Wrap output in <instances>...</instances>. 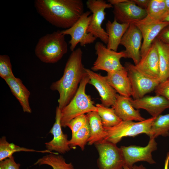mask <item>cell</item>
<instances>
[{
  "label": "cell",
  "mask_w": 169,
  "mask_h": 169,
  "mask_svg": "<svg viewBox=\"0 0 169 169\" xmlns=\"http://www.w3.org/2000/svg\"><path fill=\"white\" fill-rule=\"evenodd\" d=\"M120 148L124 165L131 169L135 163L139 161H146L151 164L156 163L152 156V153L157 149V143L154 138H150L148 144L145 146L131 145L122 146Z\"/></svg>",
  "instance_id": "obj_11"
},
{
  "label": "cell",
  "mask_w": 169,
  "mask_h": 169,
  "mask_svg": "<svg viewBox=\"0 0 169 169\" xmlns=\"http://www.w3.org/2000/svg\"><path fill=\"white\" fill-rule=\"evenodd\" d=\"M154 91L156 95L163 97L169 101V78L160 82Z\"/></svg>",
  "instance_id": "obj_33"
},
{
  "label": "cell",
  "mask_w": 169,
  "mask_h": 169,
  "mask_svg": "<svg viewBox=\"0 0 169 169\" xmlns=\"http://www.w3.org/2000/svg\"><path fill=\"white\" fill-rule=\"evenodd\" d=\"M20 166L15 161L13 156L0 161V169H19Z\"/></svg>",
  "instance_id": "obj_34"
},
{
  "label": "cell",
  "mask_w": 169,
  "mask_h": 169,
  "mask_svg": "<svg viewBox=\"0 0 169 169\" xmlns=\"http://www.w3.org/2000/svg\"><path fill=\"white\" fill-rule=\"evenodd\" d=\"M130 98L117 94L115 101L112 107L117 116L122 121H142L145 119L141 115L139 110L135 108Z\"/></svg>",
  "instance_id": "obj_19"
},
{
  "label": "cell",
  "mask_w": 169,
  "mask_h": 169,
  "mask_svg": "<svg viewBox=\"0 0 169 169\" xmlns=\"http://www.w3.org/2000/svg\"><path fill=\"white\" fill-rule=\"evenodd\" d=\"M130 101L136 109L146 110L152 117H156L166 109L169 108V101L161 96H144L134 99L131 98Z\"/></svg>",
  "instance_id": "obj_16"
},
{
  "label": "cell",
  "mask_w": 169,
  "mask_h": 169,
  "mask_svg": "<svg viewBox=\"0 0 169 169\" xmlns=\"http://www.w3.org/2000/svg\"><path fill=\"white\" fill-rule=\"evenodd\" d=\"M169 152L167 153L165 161L164 169H169Z\"/></svg>",
  "instance_id": "obj_38"
},
{
  "label": "cell",
  "mask_w": 169,
  "mask_h": 169,
  "mask_svg": "<svg viewBox=\"0 0 169 169\" xmlns=\"http://www.w3.org/2000/svg\"><path fill=\"white\" fill-rule=\"evenodd\" d=\"M163 21L169 22V14L164 19Z\"/></svg>",
  "instance_id": "obj_40"
},
{
  "label": "cell",
  "mask_w": 169,
  "mask_h": 169,
  "mask_svg": "<svg viewBox=\"0 0 169 169\" xmlns=\"http://www.w3.org/2000/svg\"><path fill=\"white\" fill-rule=\"evenodd\" d=\"M150 0H132L134 3L139 7L146 9Z\"/></svg>",
  "instance_id": "obj_36"
},
{
  "label": "cell",
  "mask_w": 169,
  "mask_h": 169,
  "mask_svg": "<svg viewBox=\"0 0 169 169\" xmlns=\"http://www.w3.org/2000/svg\"><path fill=\"white\" fill-rule=\"evenodd\" d=\"M169 135V113L160 115L156 118L151 127L150 138L155 139L159 136Z\"/></svg>",
  "instance_id": "obj_29"
},
{
  "label": "cell",
  "mask_w": 169,
  "mask_h": 169,
  "mask_svg": "<svg viewBox=\"0 0 169 169\" xmlns=\"http://www.w3.org/2000/svg\"><path fill=\"white\" fill-rule=\"evenodd\" d=\"M91 13L90 11L84 12L72 27L60 31L63 34L70 36L71 38L69 43L71 51L75 50L79 43L81 46L83 47L93 43L97 39L88 32L92 19Z\"/></svg>",
  "instance_id": "obj_7"
},
{
  "label": "cell",
  "mask_w": 169,
  "mask_h": 169,
  "mask_svg": "<svg viewBox=\"0 0 169 169\" xmlns=\"http://www.w3.org/2000/svg\"><path fill=\"white\" fill-rule=\"evenodd\" d=\"M130 81L134 99L141 98L153 91L160 83L158 79L151 78L141 72L134 64L126 62L125 64Z\"/></svg>",
  "instance_id": "obj_10"
},
{
  "label": "cell",
  "mask_w": 169,
  "mask_h": 169,
  "mask_svg": "<svg viewBox=\"0 0 169 169\" xmlns=\"http://www.w3.org/2000/svg\"><path fill=\"white\" fill-rule=\"evenodd\" d=\"M98 113L102 120L103 126L105 128L115 126L122 120L116 115L113 108L105 106L102 104L95 105Z\"/></svg>",
  "instance_id": "obj_28"
},
{
  "label": "cell",
  "mask_w": 169,
  "mask_h": 169,
  "mask_svg": "<svg viewBox=\"0 0 169 169\" xmlns=\"http://www.w3.org/2000/svg\"><path fill=\"white\" fill-rule=\"evenodd\" d=\"M13 94L19 102L24 112L30 113L32 110L29 103L30 93L21 80L15 77L5 80Z\"/></svg>",
  "instance_id": "obj_21"
},
{
  "label": "cell",
  "mask_w": 169,
  "mask_h": 169,
  "mask_svg": "<svg viewBox=\"0 0 169 169\" xmlns=\"http://www.w3.org/2000/svg\"><path fill=\"white\" fill-rule=\"evenodd\" d=\"M156 118L152 117L137 122L122 121L114 127H104L107 135L104 140L116 144L124 137H134L143 133L149 136L152 124Z\"/></svg>",
  "instance_id": "obj_5"
},
{
  "label": "cell",
  "mask_w": 169,
  "mask_h": 169,
  "mask_svg": "<svg viewBox=\"0 0 169 169\" xmlns=\"http://www.w3.org/2000/svg\"><path fill=\"white\" fill-rule=\"evenodd\" d=\"M94 144L99 154L97 163L99 169H124V158L116 144L105 140Z\"/></svg>",
  "instance_id": "obj_8"
},
{
  "label": "cell",
  "mask_w": 169,
  "mask_h": 169,
  "mask_svg": "<svg viewBox=\"0 0 169 169\" xmlns=\"http://www.w3.org/2000/svg\"><path fill=\"white\" fill-rule=\"evenodd\" d=\"M153 42L156 47L158 54L159 80L160 83L169 78V46L156 38Z\"/></svg>",
  "instance_id": "obj_25"
},
{
  "label": "cell",
  "mask_w": 169,
  "mask_h": 169,
  "mask_svg": "<svg viewBox=\"0 0 169 169\" xmlns=\"http://www.w3.org/2000/svg\"><path fill=\"white\" fill-rule=\"evenodd\" d=\"M156 38L169 46V26L163 28L160 33Z\"/></svg>",
  "instance_id": "obj_35"
},
{
  "label": "cell",
  "mask_w": 169,
  "mask_h": 169,
  "mask_svg": "<svg viewBox=\"0 0 169 169\" xmlns=\"http://www.w3.org/2000/svg\"><path fill=\"white\" fill-rule=\"evenodd\" d=\"M124 169H131L125 165L123 166ZM132 169H146V168L142 165L139 166L134 165Z\"/></svg>",
  "instance_id": "obj_37"
},
{
  "label": "cell",
  "mask_w": 169,
  "mask_h": 169,
  "mask_svg": "<svg viewBox=\"0 0 169 169\" xmlns=\"http://www.w3.org/2000/svg\"><path fill=\"white\" fill-rule=\"evenodd\" d=\"M135 65L139 71L147 76L159 79V56L156 47L153 42L146 54L141 57L139 63Z\"/></svg>",
  "instance_id": "obj_18"
},
{
  "label": "cell",
  "mask_w": 169,
  "mask_h": 169,
  "mask_svg": "<svg viewBox=\"0 0 169 169\" xmlns=\"http://www.w3.org/2000/svg\"><path fill=\"white\" fill-rule=\"evenodd\" d=\"M142 36L141 32L134 23H130L121 39L120 44L125 49L126 58H131L135 65H137L141 58V49Z\"/></svg>",
  "instance_id": "obj_13"
},
{
  "label": "cell",
  "mask_w": 169,
  "mask_h": 169,
  "mask_svg": "<svg viewBox=\"0 0 169 169\" xmlns=\"http://www.w3.org/2000/svg\"><path fill=\"white\" fill-rule=\"evenodd\" d=\"M86 4L92 13L91 21L88 29V32L107 44L108 35L102 28V25L105 18V10L113 8V6L104 0H88Z\"/></svg>",
  "instance_id": "obj_9"
},
{
  "label": "cell",
  "mask_w": 169,
  "mask_h": 169,
  "mask_svg": "<svg viewBox=\"0 0 169 169\" xmlns=\"http://www.w3.org/2000/svg\"><path fill=\"white\" fill-rule=\"evenodd\" d=\"M134 23L140 30L142 36L143 42L141 49V57L147 53L161 31L169 25V22L165 21L147 23L137 22Z\"/></svg>",
  "instance_id": "obj_17"
},
{
  "label": "cell",
  "mask_w": 169,
  "mask_h": 169,
  "mask_svg": "<svg viewBox=\"0 0 169 169\" xmlns=\"http://www.w3.org/2000/svg\"><path fill=\"white\" fill-rule=\"evenodd\" d=\"M0 76L4 80L15 77L13 72L10 58L7 55H0Z\"/></svg>",
  "instance_id": "obj_31"
},
{
  "label": "cell",
  "mask_w": 169,
  "mask_h": 169,
  "mask_svg": "<svg viewBox=\"0 0 169 169\" xmlns=\"http://www.w3.org/2000/svg\"><path fill=\"white\" fill-rule=\"evenodd\" d=\"M87 115L90 129V136L88 144L91 145L104 140L106 136V132L103 126L102 120L97 111L89 112Z\"/></svg>",
  "instance_id": "obj_23"
},
{
  "label": "cell",
  "mask_w": 169,
  "mask_h": 169,
  "mask_svg": "<svg viewBox=\"0 0 169 169\" xmlns=\"http://www.w3.org/2000/svg\"><path fill=\"white\" fill-rule=\"evenodd\" d=\"M146 10V16L138 22L141 23L162 22L169 14L164 0H150Z\"/></svg>",
  "instance_id": "obj_24"
},
{
  "label": "cell",
  "mask_w": 169,
  "mask_h": 169,
  "mask_svg": "<svg viewBox=\"0 0 169 169\" xmlns=\"http://www.w3.org/2000/svg\"><path fill=\"white\" fill-rule=\"evenodd\" d=\"M114 18L120 23H131L140 21L146 16V9L136 5L132 0H120L113 5Z\"/></svg>",
  "instance_id": "obj_12"
},
{
  "label": "cell",
  "mask_w": 169,
  "mask_h": 169,
  "mask_svg": "<svg viewBox=\"0 0 169 169\" xmlns=\"http://www.w3.org/2000/svg\"><path fill=\"white\" fill-rule=\"evenodd\" d=\"M34 6L46 21L64 29L72 27L84 12L82 0H36Z\"/></svg>",
  "instance_id": "obj_1"
},
{
  "label": "cell",
  "mask_w": 169,
  "mask_h": 169,
  "mask_svg": "<svg viewBox=\"0 0 169 169\" xmlns=\"http://www.w3.org/2000/svg\"><path fill=\"white\" fill-rule=\"evenodd\" d=\"M90 136V129L88 120L84 127L72 136L71 139L68 141L69 146L71 148L79 146L83 151Z\"/></svg>",
  "instance_id": "obj_30"
},
{
  "label": "cell",
  "mask_w": 169,
  "mask_h": 169,
  "mask_svg": "<svg viewBox=\"0 0 169 169\" xmlns=\"http://www.w3.org/2000/svg\"><path fill=\"white\" fill-rule=\"evenodd\" d=\"M88 120L87 115L85 114L78 115L72 119L67 125L71 131L72 136L84 127Z\"/></svg>",
  "instance_id": "obj_32"
},
{
  "label": "cell",
  "mask_w": 169,
  "mask_h": 169,
  "mask_svg": "<svg viewBox=\"0 0 169 169\" xmlns=\"http://www.w3.org/2000/svg\"><path fill=\"white\" fill-rule=\"evenodd\" d=\"M89 78L86 74L82 79L75 95L69 104L61 110V124L62 127L67 126L69 122L80 115L98 109L90 96L85 93V88Z\"/></svg>",
  "instance_id": "obj_4"
},
{
  "label": "cell",
  "mask_w": 169,
  "mask_h": 169,
  "mask_svg": "<svg viewBox=\"0 0 169 169\" xmlns=\"http://www.w3.org/2000/svg\"><path fill=\"white\" fill-rule=\"evenodd\" d=\"M83 52L80 48L72 52L66 64L63 76L53 82L51 90L59 94V108L62 110L70 102L78 88L79 84L86 74L82 61Z\"/></svg>",
  "instance_id": "obj_2"
},
{
  "label": "cell",
  "mask_w": 169,
  "mask_h": 169,
  "mask_svg": "<svg viewBox=\"0 0 169 169\" xmlns=\"http://www.w3.org/2000/svg\"><path fill=\"white\" fill-rule=\"evenodd\" d=\"M95 49L97 58L91 67L93 71L103 70L110 73L125 68L120 62L121 58H126V55L124 50L117 52L109 49L100 41L96 43Z\"/></svg>",
  "instance_id": "obj_6"
},
{
  "label": "cell",
  "mask_w": 169,
  "mask_h": 169,
  "mask_svg": "<svg viewBox=\"0 0 169 169\" xmlns=\"http://www.w3.org/2000/svg\"><path fill=\"white\" fill-rule=\"evenodd\" d=\"M107 80L119 94L130 98L132 96V89L127 71L124 69L115 72L107 73Z\"/></svg>",
  "instance_id": "obj_20"
},
{
  "label": "cell",
  "mask_w": 169,
  "mask_h": 169,
  "mask_svg": "<svg viewBox=\"0 0 169 169\" xmlns=\"http://www.w3.org/2000/svg\"><path fill=\"white\" fill-rule=\"evenodd\" d=\"M61 116V110L57 106L56 110L55 122L49 131L53 136V139L45 144L47 150L52 152L55 151L64 154L70 151L71 148L68 145L67 135L63 133L62 129Z\"/></svg>",
  "instance_id": "obj_15"
},
{
  "label": "cell",
  "mask_w": 169,
  "mask_h": 169,
  "mask_svg": "<svg viewBox=\"0 0 169 169\" xmlns=\"http://www.w3.org/2000/svg\"><path fill=\"white\" fill-rule=\"evenodd\" d=\"M166 6L169 14V0H164Z\"/></svg>",
  "instance_id": "obj_39"
},
{
  "label": "cell",
  "mask_w": 169,
  "mask_h": 169,
  "mask_svg": "<svg viewBox=\"0 0 169 169\" xmlns=\"http://www.w3.org/2000/svg\"><path fill=\"white\" fill-rule=\"evenodd\" d=\"M21 151L27 152H37L43 153H49L57 154V152H53L48 150L38 151L33 149H28L23 147H21L13 143L8 142L5 136L2 137L0 139V161L13 156L16 152Z\"/></svg>",
  "instance_id": "obj_26"
},
{
  "label": "cell",
  "mask_w": 169,
  "mask_h": 169,
  "mask_svg": "<svg viewBox=\"0 0 169 169\" xmlns=\"http://www.w3.org/2000/svg\"><path fill=\"white\" fill-rule=\"evenodd\" d=\"M34 164L47 165L53 169H74L71 163H66L63 157L58 154L49 153L39 159Z\"/></svg>",
  "instance_id": "obj_27"
},
{
  "label": "cell",
  "mask_w": 169,
  "mask_h": 169,
  "mask_svg": "<svg viewBox=\"0 0 169 169\" xmlns=\"http://www.w3.org/2000/svg\"><path fill=\"white\" fill-rule=\"evenodd\" d=\"M65 35L57 30L41 37L35 49L36 56L46 63H55L59 61L68 51Z\"/></svg>",
  "instance_id": "obj_3"
},
{
  "label": "cell",
  "mask_w": 169,
  "mask_h": 169,
  "mask_svg": "<svg viewBox=\"0 0 169 169\" xmlns=\"http://www.w3.org/2000/svg\"><path fill=\"white\" fill-rule=\"evenodd\" d=\"M85 70L90 79L89 83L93 85L99 93L101 104L107 107L112 106L115 101L117 94L108 82L106 76L89 69L85 68Z\"/></svg>",
  "instance_id": "obj_14"
},
{
  "label": "cell",
  "mask_w": 169,
  "mask_h": 169,
  "mask_svg": "<svg viewBox=\"0 0 169 169\" xmlns=\"http://www.w3.org/2000/svg\"><path fill=\"white\" fill-rule=\"evenodd\" d=\"M130 23H120L115 18L112 22L108 21L106 24V31L108 35L107 48L117 51L124 34L129 26Z\"/></svg>",
  "instance_id": "obj_22"
}]
</instances>
